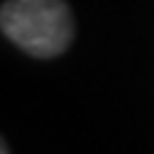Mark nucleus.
I'll list each match as a JSON object with an SVG mask.
<instances>
[{
	"mask_svg": "<svg viewBox=\"0 0 154 154\" xmlns=\"http://www.w3.org/2000/svg\"><path fill=\"white\" fill-rule=\"evenodd\" d=\"M3 33L33 57H57L75 36L69 5L64 0H8L0 11Z\"/></svg>",
	"mask_w": 154,
	"mask_h": 154,
	"instance_id": "f257e3e1",
	"label": "nucleus"
},
{
	"mask_svg": "<svg viewBox=\"0 0 154 154\" xmlns=\"http://www.w3.org/2000/svg\"><path fill=\"white\" fill-rule=\"evenodd\" d=\"M0 154H8V146H5V144H3V146H0Z\"/></svg>",
	"mask_w": 154,
	"mask_h": 154,
	"instance_id": "f03ea898",
	"label": "nucleus"
}]
</instances>
